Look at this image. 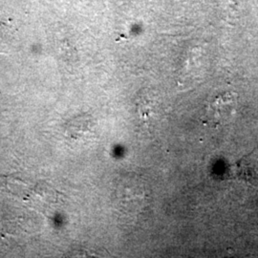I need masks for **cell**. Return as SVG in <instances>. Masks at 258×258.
Here are the masks:
<instances>
[{
	"label": "cell",
	"instance_id": "6da1fadb",
	"mask_svg": "<svg viewBox=\"0 0 258 258\" xmlns=\"http://www.w3.org/2000/svg\"><path fill=\"white\" fill-rule=\"evenodd\" d=\"M235 106V100L232 96H224L221 99H217L214 102L212 112L215 120H222L229 119L232 115Z\"/></svg>",
	"mask_w": 258,
	"mask_h": 258
},
{
	"label": "cell",
	"instance_id": "7a4b0ae2",
	"mask_svg": "<svg viewBox=\"0 0 258 258\" xmlns=\"http://www.w3.org/2000/svg\"><path fill=\"white\" fill-rule=\"evenodd\" d=\"M13 30H11L8 25L0 23V51H2V48L9 46L11 41L13 40Z\"/></svg>",
	"mask_w": 258,
	"mask_h": 258
}]
</instances>
